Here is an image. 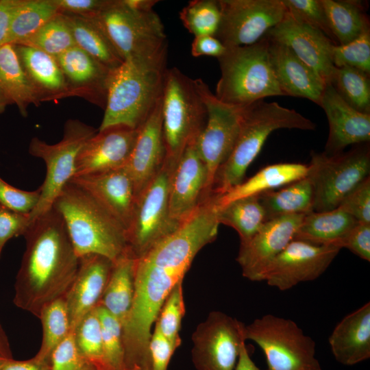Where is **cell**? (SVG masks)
I'll return each mask as SVG.
<instances>
[{"label":"cell","mask_w":370,"mask_h":370,"mask_svg":"<svg viewBox=\"0 0 370 370\" xmlns=\"http://www.w3.org/2000/svg\"><path fill=\"white\" fill-rule=\"evenodd\" d=\"M14 284V304L38 318L42 308L65 295L79 267L64 222L52 207L29 223Z\"/></svg>","instance_id":"6da1fadb"},{"label":"cell","mask_w":370,"mask_h":370,"mask_svg":"<svg viewBox=\"0 0 370 370\" xmlns=\"http://www.w3.org/2000/svg\"><path fill=\"white\" fill-rule=\"evenodd\" d=\"M52 207L62 217L79 258L103 256L113 262L131 255L123 225L85 190L69 182Z\"/></svg>","instance_id":"7a4b0ae2"},{"label":"cell","mask_w":370,"mask_h":370,"mask_svg":"<svg viewBox=\"0 0 370 370\" xmlns=\"http://www.w3.org/2000/svg\"><path fill=\"white\" fill-rule=\"evenodd\" d=\"M315 127L308 118L275 102L261 100L247 106L234 148L215 175L212 194L221 195L243 182L247 169L273 131Z\"/></svg>","instance_id":"3957f363"},{"label":"cell","mask_w":370,"mask_h":370,"mask_svg":"<svg viewBox=\"0 0 370 370\" xmlns=\"http://www.w3.org/2000/svg\"><path fill=\"white\" fill-rule=\"evenodd\" d=\"M123 61L166 68L167 40L163 23L153 10L140 12L123 0H111L94 16Z\"/></svg>","instance_id":"277c9868"},{"label":"cell","mask_w":370,"mask_h":370,"mask_svg":"<svg viewBox=\"0 0 370 370\" xmlns=\"http://www.w3.org/2000/svg\"><path fill=\"white\" fill-rule=\"evenodd\" d=\"M217 59L221 77L214 95L221 101L247 106L266 97L284 96L271 64L265 36L253 45L227 47Z\"/></svg>","instance_id":"5b68a950"},{"label":"cell","mask_w":370,"mask_h":370,"mask_svg":"<svg viewBox=\"0 0 370 370\" xmlns=\"http://www.w3.org/2000/svg\"><path fill=\"white\" fill-rule=\"evenodd\" d=\"M166 69L126 60L112 72L98 130L114 125L139 128L162 96Z\"/></svg>","instance_id":"8992f818"},{"label":"cell","mask_w":370,"mask_h":370,"mask_svg":"<svg viewBox=\"0 0 370 370\" xmlns=\"http://www.w3.org/2000/svg\"><path fill=\"white\" fill-rule=\"evenodd\" d=\"M162 114L164 162L175 167L188 145L197 140L207 120L206 107L194 79L175 67L165 71Z\"/></svg>","instance_id":"52a82bcc"},{"label":"cell","mask_w":370,"mask_h":370,"mask_svg":"<svg viewBox=\"0 0 370 370\" xmlns=\"http://www.w3.org/2000/svg\"><path fill=\"white\" fill-rule=\"evenodd\" d=\"M243 334L262 349L267 370H322L315 342L291 319L264 314L244 325Z\"/></svg>","instance_id":"ba28073f"},{"label":"cell","mask_w":370,"mask_h":370,"mask_svg":"<svg viewBox=\"0 0 370 370\" xmlns=\"http://www.w3.org/2000/svg\"><path fill=\"white\" fill-rule=\"evenodd\" d=\"M356 145L333 156L311 151L306 176L313 188L314 212L336 209L349 192L369 177V145Z\"/></svg>","instance_id":"9c48e42d"},{"label":"cell","mask_w":370,"mask_h":370,"mask_svg":"<svg viewBox=\"0 0 370 370\" xmlns=\"http://www.w3.org/2000/svg\"><path fill=\"white\" fill-rule=\"evenodd\" d=\"M97 131L79 120L69 119L64 126L63 137L58 143L49 144L38 137L31 139L29 153L44 161L46 175L40 187L39 201L29 215V223L52 208L56 197L75 175L79 151Z\"/></svg>","instance_id":"30bf717a"},{"label":"cell","mask_w":370,"mask_h":370,"mask_svg":"<svg viewBox=\"0 0 370 370\" xmlns=\"http://www.w3.org/2000/svg\"><path fill=\"white\" fill-rule=\"evenodd\" d=\"M175 167L164 165L138 197L132 221L127 230L130 254L138 259L173 234L180 224L169 214V188Z\"/></svg>","instance_id":"8fae6325"},{"label":"cell","mask_w":370,"mask_h":370,"mask_svg":"<svg viewBox=\"0 0 370 370\" xmlns=\"http://www.w3.org/2000/svg\"><path fill=\"white\" fill-rule=\"evenodd\" d=\"M194 84L207 112L204 128L195 143L207 171V195L212 194L215 175L230 156L237 139L246 107L219 100L201 79Z\"/></svg>","instance_id":"7c38bea8"},{"label":"cell","mask_w":370,"mask_h":370,"mask_svg":"<svg viewBox=\"0 0 370 370\" xmlns=\"http://www.w3.org/2000/svg\"><path fill=\"white\" fill-rule=\"evenodd\" d=\"M221 20L215 36L226 48L253 45L284 18L282 0H219Z\"/></svg>","instance_id":"4fadbf2b"},{"label":"cell","mask_w":370,"mask_h":370,"mask_svg":"<svg viewBox=\"0 0 370 370\" xmlns=\"http://www.w3.org/2000/svg\"><path fill=\"white\" fill-rule=\"evenodd\" d=\"M244 324L220 311L209 313L193 334L192 360L197 370H234Z\"/></svg>","instance_id":"5bb4252c"},{"label":"cell","mask_w":370,"mask_h":370,"mask_svg":"<svg viewBox=\"0 0 370 370\" xmlns=\"http://www.w3.org/2000/svg\"><path fill=\"white\" fill-rule=\"evenodd\" d=\"M341 249L293 239L269 266L262 281L283 291L314 280L326 271Z\"/></svg>","instance_id":"9a60e30c"},{"label":"cell","mask_w":370,"mask_h":370,"mask_svg":"<svg viewBox=\"0 0 370 370\" xmlns=\"http://www.w3.org/2000/svg\"><path fill=\"white\" fill-rule=\"evenodd\" d=\"M265 36L286 45L326 84H330L335 68L332 49L336 45L321 31L286 10L283 19Z\"/></svg>","instance_id":"2e32d148"},{"label":"cell","mask_w":370,"mask_h":370,"mask_svg":"<svg viewBox=\"0 0 370 370\" xmlns=\"http://www.w3.org/2000/svg\"><path fill=\"white\" fill-rule=\"evenodd\" d=\"M305 215H284L269 220L250 239L240 243L236 261L243 277L262 281L273 260L294 239Z\"/></svg>","instance_id":"e0dca14e"},{"label":"cell","mask_w":370,"mask_h":370,"mask_svg":"<svg viewBox=\"0 0 370 370\" xmlns=\"http://www.w3.org/2000/svg\"><path fill=\"white\" fill-rule=\"evenodd\" d=\"M138 132L139 128L125 125L98 130L79 151L73 177L125 167Z\"/></svg>","instance_id":"ac0fdd59"},{"label":"cell","mask_w":370,"mask_h":370,"mask_svg":"<svg viewBox=\"0 0 370 370\" xmlns=\"http://www.w3.org/2000/svg\"><path fill=\"white\" fill-rule=\"evenodd\" d=\"M196 140L188 145L170 179L169 214L180 224L198 207L207 195V171L196 148Z\"/></svg>","instance_id":"d6986e66"},{"label":"cell","mask_w":370,"mask_h":370,"mask_svg":"<svg viewBox=\"0 0 370 370\" xmlns=\"http://www.w3.org/2000/svg\"><path fill=\"white\" fill-rule=\"evenodd\" d=\"M77 185L105 208L125 229L132 221L137 196L125 167L73 177Z\"/></svg>","instance_id":"ffe728a7"},{"label":"cell","mask_w":370,"mask_h":370,"mask_svg":"<svg viewBox=\"0 0 370 370\" xmlns=\"http://www.w3.org/2000/svg\"><path fill=\"white\" fill-rule=\"evenodd\" d=\"M71 97H78L105 109L114 70L76 45L56 57Z\"/></svg>","instance_id":"44dd1931"},{"label":"cell","mask_w":370,"mask_h":370,"mask_svg":"<svg viewBox=\"0 0 370 370\" xmlns=\"http://www.w3.org/2000/svg\"><path fill=\"white\" fill-rule=\"evenodd\" d=\"M76 275L64 296L73 331L82 318L99 304L113 262L95 254L79 258Z\"/></svg>","instance_id":"7402d4cb"},{"label":"cell","mask_w":370,"mask_h":370,"mask_svg":"<svg viewBox=\"0 0 370 370\" xmlns=\"http://www.w3.org/2000/svg\"><path fill=\"white\" fill-rule=\"evenodd\" d=\"M162 96L146 121L139 127L132 153L125 165L137 198L162 169L165 160L162 132Z\"/></svg>","instance_id":"603a6c76"},{"label":"cell","mask_w":370,"mask_h":370,"mask_svg":"<svg viewBox=\"0 0 370 370\" xmlns=\"http://www.w3.org/2000/svg\"><path fill=\"white\" fill-rule=\"evenodd\" d=\"M319 106L324 110L329 125L324 153L336 155L348 145L369 142L370 114L361 113L349 106L330 84L325 85Z\"/></svg>","instance_id":"cb8c5ba5"},{"label":"cell","mask_w":370,"mask_h":370,"mask_svg":"<svg viewBox=\"0 0 370 370\" xmlns=\"http://www.w3.org/2000/svg\"><path fill=\"white\" fill-rule=\"evenodd\" d=\"M266 37L271 64L284 96L308 99L319 106L326 84L286 45Z\"/></svg>","instance_id":"d4e9b609"},{"label":"cell","mask_w":370,"mask_h":370,"mask_svg":"<svg viewBox=\"0 0 370 370\" xmlns=\"http://www.w3.org/2000/svg\"><path fill=\"white\" fill-rule=\"evenodd\" d=\"M328 343L336 360L352 366L370 358V302L345 316L331 332Z\"/></svg>","instance_id":"484cf974"},{"label":"cell","mask_w":370,"mask_h":370,"mask_svg":"<svg viewBox=\"0 0 370 370\" xmlns=\"http://www.w3.org/2000/svg\"><path fill=\"white\" fill-rule=\"evenodd\" d=\"M14 46L22 69L41 103L71 97L55 57L29 46Z\"/></svg>","instance_id":"4316f807"},{"label":"cell","mask_w":370,"mask_h":370,"mask_svg":"<svg viewBox=\"0 0 370 370\" xmlns=\"http://www.w3.org/2000/svg\"><path fill=\"white\" fill-rule=\"evenodd\" d=\"M41 103L38 96L25 74L14 45L0 47V114L6 108L15 105L23 117L30 105Z\"/></svg>","instance_id":"83f0119b"},{"label":"cell","mask_w":370,"mask_h":370,"mask_svg":"<svg viewBox=\"0 0 370 370\" xmlns=\"http://www.w3.org/2000/svg\"><path fill=\"white\" fill-rule=\"evenodd\" d=\"M308 165L301 163H279L267 166L245 182L216 195L218 207L235 199L259 195L287 185L307 175Z\"/></svg>","instance_id":"f1b7e54d"},{"label":"cell","mask_w":370,"mask_h":370,"mask_svg":"<svg viewBox=\"0 0 370 370\" xmlns=\"http://www.w3.org/2000/svg\"><path fill=\"white\" fill-rule=\"evenodd\" d=\"M358 223L338 208L325 212L313 211L304 217L294 239L341 249L343 240Z\"/></svg>","instance_id":"f546056e"},{"label":"cell","mask_w":370,"mask_h":370,"mask_svg":"<svg viewBox=\"0 0 370 370\" xmlns=\"http://www.w3.org/2000/svg\"><path fill=\"white\" fill-rule=\"evenodd\" d=\"M136 259L125 256L113 262L112 269L99 302L123 325L132 306Z\"/></svg>","instance_id":"4dcf8cb0"},{"label":"cell","mask_w":370,"mask_h":370,"mask_svg":"<svg viewBox=\"0 0 370 370\" xmlns=\"http://www.w3.org/2000/svg\"><path fill=\"white\" fill-rule=\"evenodd\" d=\"M266 221L284 215L307 214L314 211V192L307 176L278 190L258 195Z\"/></svg>","instance_id":"1f68e13d"},{"label":"cell","mask_w":370,"mask_h":370,"mask_svg":"<svg viewBox=\"0 0 370 370\" xmlns=\"http://www.w3.org/2000/svg\"><path fill=\"white\" fill-rule=\"evenodd\" d=\"M63 14L77 47L110 69H116L123 62L95 18Z\"/></svg>","instance_id":"d6a6232c"},{"label":"cell","mask_w":370,"mask_h":370,"mask_svg":"<svg viewBox=\"0 0 370 370\" xmlns=\"http://www.w3.org/2000/svg\"><path fill=\"white\" fill-rule=\"evenodd\" d=\"M321 3L337 45L347 44L370 29L362 1L321 0Z\"/></svg>","instance_id":"836d02e7"},{"label":"cell","mask_w":370,"mask_h":370,"mask_svg":"<svg viewBox=\"0 0 370 370\" xmlns=\"http://www.w3.org/2000/svg\"><path fill=\"white\" fill-rule=\"evenodd\" d=\"M59 13L54 0H20L10 19L6 44L22 42Z\"/></svg>","instance_id":"e575fe53"},{"label":"cell","mask_w":370,"mask_h":370,"mask_svg":"<svg viewBox=\"0 0 370 370\" xmlns=\"http://www.w3.org/2000/svg\"><path fill=\"white\" fill-rule=\"evenodd\" d=\"M217 217L220 224L234 229L240 243L250 239L266 222L264 209L258 195L235 199L218 207Z\"/></svg>","instance_id":"d590c367"},{"label":"cell","mask_w":370,"mask_h":370,"mask_svg":"<svg viewBox=\"0 0 370 370\" xmlns=\"http://www.w3.org/2000/svg\"><path fill=\"white\" fill-rule=\"evenodd\" d=\"M38 319L42 327V339L34 358L49 363L54 349L72 331L64 297L45 306Z\"/></svg>","instance_id":"8d00e7d4"},{"label":"cell","mask_w":370,"mask_h":370,"mask_svg":"<svg viewBox=\"0 0 370 370\" xmlns=\"http://www.w3.org/2000/svg\"><path fill=\"white\" fill-rule=\"evenodd\" d=\"M330 84L349 106L370 114L369 74L357 69L335 67Z\"/></svg>","instance_id":"74e56055"},{"label":"cell","mask_w":370,"mask_h":370,"mask_svg":"<svg viewBox=\"0 0 370 370\" xmlns=\"http://www.w3.org/2000/svg\"><path fill=\"white\" fill-rule=\"evenodd\" d=\"M17 45L29 46L57 57L75 45L63 14L59 13L36 32Z\"/></svg>","instance_id":"f35d334b"},{"label":"cell","mask_w":370,"mask_h":370,"mask_svg":"<svg viewBox=\"0 0 370 370\" xmlns=\"http://www.w3.org/2000/svg\"><path fill=\"white\" fill-rule=\"evenodd\" d=\"M180 18L184 27L195 36H214L221 20L219 0H193L182 8Z\"/></svg>","instance_id":"ab89813d"},{"label":"cell","mask_w":370,"mask_h":370,"mask_svg":"<svg viewBox=\"0 0 370 370\" xmlns=\"http://www.w3.org/2000/svg\"><path fill=\"white\" fill-rule=\"evenodd\" d=\"M96 310L101 328L105 370H125L122 325L101 306Z\"/></svg>","instance_id":"60d3db41"},{"label":"cell","mask_w":370,"mask_h":370,"mask_svg":"<svg viewBox=\"0 0 370 370\" xmlns=\"http://www.w3.org/2000/svg\"><path fill=\"white\" fill-rule=\"evenodd\" d=\"M75 344L98 370H105L101 328L96 308L85 315L73 330Z\"/></svg>","instance_id":"b9f144b4"},{"label":"cell","mask_w":370,"mask_h":370,"mask_svg":"<svg viewBox=\"0 0 370 370\" xmlns=\"http://www.w3.org/2000/svg\"><path fill=\"white\" fill-rule=\"evenodd\" d=\"M182 282H178L169 293L154 323V328L164 337L180 345L179 332L186 311Z\"/></svg>","instance_id":"7bdbcfd3"},{"label":"cell","mask_w":370,"mask_h":370,"mask_svg":"<svg viewBox=\"0 0 370 370\" xmlns=\"http://www.w3.org/2000/svg\"><path fill=\"white\" fill-rule=\"evenodd\" d=\"M332 62L337 68L348 66L370 74V29L347 44L334 45Z\"/></svg>","instance_id":"ee69618b"},{"label":"cell","mask_w":370,"mask_h":370,"mask_svg":"<svg viewBox=\"0 0 370 370\" xmlns=\"http://www.w3.org/2000/svg\"><path fill=\"white\" fill-rule=\"evenodd\" d=\"M49 365L51 370H98L78 349L73 331L54 349Z\"/></svg>","instance_id":"f6af8a7d"},{"label":"cell","mask_w":370,"mask_h":370,"mask_svg":"<svg viewBox=\"0 0 370 370\" xmlns=\"http://www.w3.org/2000/svg\"><path fill=\"white\" fill-rule=\"evenodd\" d=\"M286 10L323 33L338 45L329 27L321 0H282Z\"/></svg>","instance_id":"bcb514c9"},{"label":"cell","mask_w":370,"mask_h":370,"mask_svg":"<svg viewBox=\"0 0 370 370\" xmlns=\"http://www.w3.org/2000/svg\"><path fill=\"white\" fill-rule=\"evenodd\" d=\"M337 208L359 223H370V177L349 192Z\"/></svg>","instance_id":"7dc6e473"},{"label":"cell","mask_w":370,"mask_h":370,"mask_svg":"<svg viewBox=\"0 0 370 370\" xmlns=\"http://www.w3.org/2000/svg\"><path fill=\"white\" fill-rule=\"evenodd\" d=\"M40 188L33 191L15 188L0 177V204L12 210L29 214L36 207Z\"/></svg>","instance_id":"c3c4849f"},{"label":"cell","mask_w":370,"mask_h":370,"mask_svg":"<svg viewBox=\"0 0 370 370\" xmlns=\"http://www.w3.org/2000/svg\"><path fill=\"white\" fill-rule=\"evenodd\" d=\"M29 225V214L18 212L0 204V257L5 243L23 236Z\"/></svg>","instance_id":"681fc988"},{"label":"cell","mask_w":370,"mask_h":370,"mask_svg":"<svg viewBox=\"0 0 370 370\" xmlns=\"http://www.w3.org/2000/svg\"><path fill=\"white\" fill-rule=\"evenodd\" d=\"M180 345L167 339L154 328L149 342L151 370H167L171 358Z\"/></svg>","instance_id":"f907efd6"},{"label":"cell","mask_w":370,"mask_h":370,"mask_svg":"<svg viewBox=\"0 0 370 370\" xmlns=\"http://www.w3.org/2000/svg\"><path fill=\"white\" fill-rule=\"evenodd\" d=\"M362 260L370 261V223H358L341 244Z\"/></svg>","instance_id":"816d5d0a"},{"label":"cell","mask_w":370,"mask_h":370,"mask_svg":"<svg viewBox=\"0 0 370 370\" xmlns=\"http://www.w3.org/2000/svg\"><path fill=\"white\" fill-rule=\"evenodd\" d=\"M60 13L92 18L104 10L111 0H54Z\"/></svg>","instance_id":"f5cc1de1"},{"label":"cell","mask_w":370,"mask_h":370,"mask_svg":"<svg viewBox=\"0 0 370 370\" xmlns=\"http://www.w3.org/2000/svg\"><path fill=\"white\" fill-rule=\"evenodd\" d=\"M226 47L214 36L201 35L195 36L191 44V54L194 57L202 56H221Z\"/></svg>","instance_id":"db71d44e"},{"label":"cell","mask_w":370,"mask_h":370,"mask_svg":"<svg viewBox=\"0 0 370 370\" xmlns=\"http://www.w3.org/2000/svg\"><path fill=\"white\" fill-rule=\"evenodd\" d=\"M20 0H0V47L6 44L10 19Z\"/></svg>","instance_id":"11a10c76"},{"label":"cell","mask_w":370,"mask_h":370,"mask_svg":"<svg viewBox=\"0 0 370 370\" xmlns=\"http://www.w3.org/2000/svg\"><path fill=\"white\" fill-rule=\"evenodd\" d=\"M0 370H51L49 363L34 357L26 360H6L0 364Z\"/></svg>","instance_id":"9f6ffc18"},{"label":"cell","mask_w":370,"mask_h":370,"mask_svg":"<svg viewBox=\"0 0 370 370\" xmlns=\"http://www.w3.org/2000/svg\"><path fill=\"white\" fill-rule=\"evenodd\" d=\"M234 370H267L259 368L251 359L245 342L243 343Z\"/></svg>","instance_id":"6f0895ef"},{"label":"cell","mask_w":370,"mask_h":370,"mask_svg":"<svg viewBox=\"0 0 370 370\" xmlns=\"http://www.w3.org/2000/svg\"><path fill=\"white\" fill-rule=\"evenodd\" d=\"M123 1L130 8L140 12L153 10V6L158 2L157 0H123Z\"/></svg>","instance_id":"680465c9"},{"label":"cell","mask_w":370,"mask_h":370,"mask_svg":"<svg viewBox=\"0 0 370 370\" xmlns=\"http://www.w3.org/2000/svg\"><path fill=\"white\" fill-rule=\"evenodd\" d=\"M12 358L8 338L0 323V364Z\"/></svg>","instance_id":"91938a15"}]
</instances>
